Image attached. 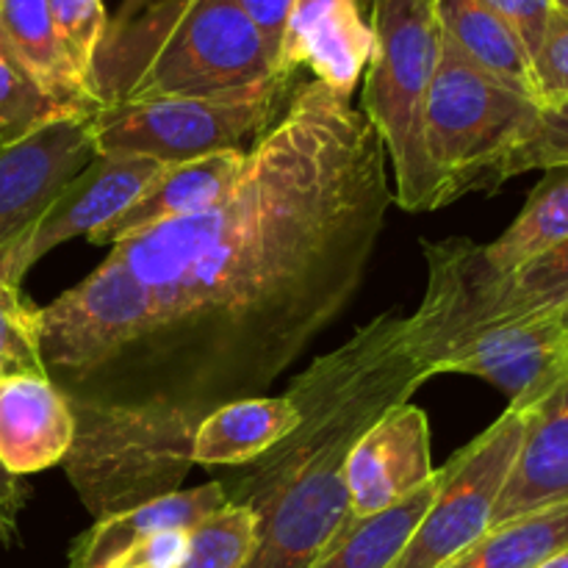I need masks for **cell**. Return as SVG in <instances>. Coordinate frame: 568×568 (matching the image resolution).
I'll use <instances>...</instances> for the list:
<instances>
[{"mask_svg":"<svg viewBox=\"0 0 568 568\" xmlns=\"http://www.w3.org/2000/svg\"><path fill=\"white\" fill-rule=\"evenodd\" d=\"M538 109L536 100L471 64L442 33L425 105V144L442 205L469 192H494L499 161L525 136Z\"/></svg>","mask_w":568,"mask_h":568,"instance_id":"cell-6","label":"cell"},{"mask_svg":"<svg viewBox=\"0 0 568 568\" xmlns=\"http://www.w3.org/2000/svg\"><path fill=\"white\" fill-rule=\"evenodd\" d=\"M568 549V505L491 527L444 568H541Z\"/></svg>","mask_w":568,"mask_h":568,"instance_id":"cell-23","label":"cell"},{"mask_svg":"<svg viewBox=\"0 0 568 568\" xmlns=\"http://www.w3.org/2000/svg\"><path fill=\"white\" fill-rule=\"evenodd\" d=\"M375 53L364 78L361 114L392 164L394 205L436 211L438 175L425 144V105L442 50L436 0H369Z\"/></svg>","mask_w":568,"mask_h":568,"instance_id":"cell-4","label":"cell"},{"mask_svg":"<svg viewBox=\"0 0 568 568\" xmlns=\"http://www.w3.org/2000/svg\"><path fill=\"white\" fill-rule=\"evenodd\" d=\"M81 114L55 103L22 67L0 31V144H11L61 116Z\"/></svg>","mask_w":568,"mask_h":568,"instance_id":"cell-24","label":"cell"},{"mask_svg":"<svg viewBox=\"0 0 568 568\" xmlns=\"http://www.w3.org/2000/svg\"><path fill=\"white\" fill-rule=\"evenodd\" d=\"M75 438L67 397L50 377H0V466L26 477L64 464Z\"/></svg>","mask_w":568,"mask_h":568,"instance_id":"cell-15","label":"cell"},{"mask_svg":"<svg viewBox=\"0 0 568 568\" xmlns=\"http://www.w3.org/2000/svg\"><path fill=\"white\" fill-rule=\"evenodd\" d=\"M541 568H568V549H566V552L555 555V558L547 560V564H544Z\"/></svg>","mask_w":568,"mask_h":568,"instance_id":"cell-35","label":"cell"},{"mask_svg":"<svg viewBox=\"0 0 568 568\" xmlns=\"http://www.w3.org/2000/svg\"><path fill=\"white\" fill-rule=\"evenodd\" d=\"M244 155L247 153L225 150L181 164H164L122 214L100 225L87 239L92 244H116L161 222H175L214 209L236 186Z\"/></svg>","mask_w":568,"mask_h":568,"instance_id":"cell-16","label":"cell"},{"mask_svg":"<svg viewBox=\"0 0 568 568\" xmlns=\"http://www.w3.org/2000/svg\"><path fill=\"white\" fill-rule=\"evenodd\" d=\"M0 31L33 81L64 109L98 111V94L78 72L50 17L48 0H0Z\"/></svg>","mask_w":568,"mask_h":568,"instance_id":"cell-20","label":"cell"},{"mask_svg":"<svg viewBox=\"0 0 568 568\" xmlns=\"http://www.w3.org/2000/svg\"><path fill=\"white\" fill-rule=\"evenodd\" d=\"M438 491V469L433 480L416 488L403 503L392 505L383 514L369 519L344 525L336 532L322 558L311 568H388L394 564L403 547L408 544L410 532L427 514Z\"/></svg>","mask_w":568,"mask_h":568,"instance_id":"cell-22","label":"cell"},{"mask_svg":"<svg viewBox=\"0 0 568 568\" xmlns=\"http://www.w3.org/2000/svg\"><path fill=\"white\" fill-rule=\"evenodd\" d=\"M442 33L480 70L538 103L532 61L514 28L483 0H436Z\"/></svg>","mask_w":568,"mask_h":568,"instance_id":"cell-21","label":"cell"},{"mask_svg":"<svg viewBox=\"0 0 568 568\" xmlns=\"http://www.w3.org/2000/svg\"><path fill=\"white\" fill-rule=\"evenodd\" d=\"M568 166V100L541 105L525 136L505 153L494 172V192L505 181L525 175L530 170H555Z\"/></svg>","mask_w":568,"mask_h":568,"instance_id":"cell-26","label":"cell"},{"mask_svg":"<svg viewBox=\"0 0 568 568\" xmlns=\"http://www.w3.org/2000/svg\"><path fill=\"white\" fill-rule=\"evenodd\" d=\"M294 72H272L214 94H178L100 105L92 114L94 155H139L161 164L239 150L247 153L283 114Z\"/></svg>","mask_w":568,"mask_h":568,"instance_id":"cell-5","label":"cell"},{"mask_svg":"<svg viewBox=\"0 0 568 568\" xmlns=\"http://www.w3.org/2000/svg\"><path fill=\"white\" fill-rule=\"evenodd\" d=\"M552 6L558 11H564V14H568V0H552Z\"/></svg>","mask_w":568,"mask_h":568,"instance_id":"cell-36","label":"cell"},{"mask_svg":"<svg viewBox=\"0 0 568 568\" xmlns=\"http://www.w3.org/2000/svg\"><path fill=\"white\" fill-rule=\"evenodd\" d=\"M532 83L538 105L568 100V14L552 9L541 44L532 53Z\"/></svg>","mask_w":568,"mask_h":568,"instance_id":"cell-29","label":"cell"},{"mask_svg":"<svg viewBox=\"0 0 568 568\" xmlns=\"http://www.w3.org/2000/svg\"><path fill=\"white\" fill-rule=\"evenodd\" d=\"M392 205L386 150L361 109L316 78L297 83L220 205L111 244L153 294V325L105 375L61 394L194 442L211 410L264 397L347 308Z\"/></svg>","mask_w":568,"mask_h":568,"instance_id":"cell-1","label":"cell"},{"mask_svg":"<svg viewBox=\"0 0 568 568\" xmlns=\"http://www.w3.org/2000/svg\"><path fill=\"white\" fill-rule=\"evenodd\" d=\"M153 325V294L116 258L39 308L44 372L64 394L98 381Z\"/></svg>","mask_w":568,"mask_h":568,"instance_id":"cell-7","label":"cell"},{"mask_svg":"<svg viewBox=\"0 0 568 568\" xmlns=\"http://www.w3.org/2000/svg\"><path fill=\"white\" fill-rule=\"evenodd\" d=\"M436 375H471L525 410L568 375V327L560 316L510 322L475 333L438 364Z\"/></svg>","mask_w":568,"mask_h":568,"instance_id":"cell-11","label":"cell"},{"mask_svg":"<svg viewBox=\"0 0 568 568\" xmlns=\"http://www.w3.org/2000/svg\"><path fill=\"white\" fill-rule=\"evenodd\" d=\"M247 11V17L253 20V26L258 28L261 39H264V48L270 53L272 64L277 72L281 70V50H283V37H286L288 20H292L294 0H239Z\"/></svg>","mask_w":568,"mask_h":568,"instance_id":"cell-32","label":"cell"},{"mask_svg":"<svg viewBox=\"0 0 568 568\" xmlns=\"http://www.w3.org/2000/svg\"><path fill=\"white\" fill-rule=\"evenodd\" d=\"M300 410L292 399L247 397L233 399L211 410L194 430L192 464L203 469L214 466H247L270 453L281 438L297 427Z\"/></svg>","mask_w":568,"mask_h":568,"instance_id":"cell-19","label":"cell"},{"mask_svg":"<svg viewBox=\"0 0 568 568\" xmlns=\"http://www.w3.org/2000/svg\"><path fill=\"white\" fill-rule=\"evenodd\" d=\"M308 3H320V0H294V6H308ZM364 3V0H361Z\"/></svg>","mask_w":568,"mask_h":568,"instance_id":"cell-37","label":"cell"},{"mask_svg":"<svg viewBox=\"0 0 568 568\" xmlns=\"http://www.w3.org/2000/svg\"><path fill=\"white\" fill-rule=\"evenodd\" d=\"M50 17L72 64L92 87V64L109 28L103 0H48ZM100 103V100H98Z\"/></svg>","mask_w":568,"mask_h":568,"instance_id":"cell-28","label":"cell"},{"mask_svg":"<svg viewBox=\"0 0 568 568\" xmlns=\"http://www.w3.org/2000/svg\"><path fill=\"white\" fill-rule=\"evenodd\" d=\"M258 541V516L247 505L227 503L189 530L181 568H244Z\"/></svg>","mask_w":568,"mask_h":568,"instance_id":"cell-25","label":"cell"},{"mask_svg":"<svg viewBox=\"0 0 568 568\" xmlns=\"http://www.w3.org/2000/svg\"><path fill=\"white\" fill-rule=\"evenodd\" d=\"M161 161L139 155H94L59 197L48 205L31 231L0 255V283L20 286L39 258L75 236H89L114 220L159 175Z\"/></svg>","mask_w":568,"mask_h":568,"instance_id":"cell-9","label":"cell"},{"mask_svg":"<svg viewBox=\"0 0 568 568\" xmlns=\"http://www.w3.org/2000/svg\"><path fill=\"white\" fill-rule=\"evenodd\" d=\"M568 239V166L547 170L525 209L494 242L460 239V255L471 275L499 277Z\"/></svg>","mask_w":568,"mask_h":568,"instance_id":"cell-18","label":"cell"},{"mask_svg":"<svg viewBox=\"0 0 568 568\" xmlns=\"http://www.w3.org/2000/svg\"><path fill=\"white\" fill-rule=\"evenodd\" d=\"M375 53V31L361 0H320L294 6L281 50V70L311 67L314 78L349 98Z\"/></svg>","mask_w":568,"mask_h":568,"instance_id":"cell-13","label":"cell"},{"mask_svg":"<svg viewBox=\"0 0 568 568\" xmlns=\"http://www.w3.org/2000/svg\"><path fill=\"white\" fill-rule=\"evenodd\" d=\"M427 383L410 349L408 316L361 325L288 386L300 422L239 475L220 480L227 503L258 516V541L244 568H311L347 521V458L358 438Z\"/></svg>","mask_w":568,"mask_h":568,"instance_id":"cell-2","label":"cell"},{"mask_svg":"<svg viewBox=\"0 0 568 568\" xmlns=\"http://www.w3.org/2000/svg\"><path fill=\"white\" fill-rule=\"evenodd\" d=\"M483 3L514 28L516 37L521 39V44H525L532 61V53L541 44L549 14L555 9L552 0H483Z\"/></svg>","mask_w":568,"mask_h":568,"instance_id":"cell-31","label":"cell"},{"mask_svg":"<svg viewBox=\"0 0 568 568\" xmlns=\"http://www.w3.org/2000/svg\"><path fill=\"white\" fill-rule=\"evenodd\" d=\"M430 422L416 405L403 403L377 419L347 458L349 510L344 525L383 514L433 480Z\"/></svg>","mask_w":568,"mask_h":568,"instance_id":"cell-12","label":"cell"},{"mask_svg":"<svg viewBox=\"0 0 568 568\" xmlns=\"http://www.w3.org/2000/svg\"><path fill=\"white\" fill-rule=\"evenodd\" d=\"M258 28L239 0H153L111 22L92 64L100 105L214 94L272 75Z\"/></svg>","mask_w":568,"mask_h":568,"instance_id":"cell-3","label":"cell"},{"mask_svg":"<svg viewBox=\"0 0 568 568\" xmlns=\"http://www.w3.org/2000/svg\"><path fill=\"white\" fill-rule=\"evenodd\" d=\"M560 320H564V325L568 327V308H566V314H564V316H560Z\"/></svg>","mask_w":568,"mask_h":568,"instance_id":"cell-38","label":"cell"},{"mask_svg":"<svg viewBox=\"0 0 568 568\" xmlns=\"http://www.w3.org/2000/svg\"><path fill=\"white\" fill-rule=\"evenodd\" d=\"M521 414L525 438L497 499L491 527L568 505V375Z\"/></svg>","mask_w":568,"mask_h":568,"instance_id":"cell-14","label":"cell"},{"mask_svg":"<svg viewBox=\"0 0 568 568\" xmlns=\"http://www.w3.org/2000/svg\"><path fill=\"white\" fill-rule=\"evenodd\" d=\"M153 3V0H125V3H122V9L116 11V17L111 22H125V20H131L133 14H139V11L142 9H148V6Z\"/></svg>","mask_w":568,"mask_h":568,"instance_id":"cell-34","label":"cell"},{"mask_svg":"<svg viewBox=\"0 0 568 568\" xmlns=\"http://www.w3.org/2000/svg\"><path fill=\"white\" fill-rule=\"evenodd\" d=\"M525 438V414L505 408L491 427L438 469V491L388 568H444L491 530L497 499Z\"/></svg>","mask_w":568,"mask_h":568,"instance_id":"cell-8","label":"cell"},{"mask_svg":"<svg viewBox=\"0 0 568 568\" xmlns=\"http://www.w3.org/2000/svg\"><path fill=\"white\" fill-rule=\"evenodd\" d=\"M92 114H70L0 144V255L14 247L61 189L94 159Z\"/></svg>","mask_w":568,"mask_h":568,"instance_id":"cell-10","label":"cell"},{"mask_svg":"<svg viewBox=\"0 0 568 568\" xmlns=\"http://www.w3.org/2000/svg\"><path fill=\"white\" fill-rule=\"evenodd\" d=\"M28 503V488L20 477L0 466V544L11 547L20 536V514Z\"/></svg>","mask_w":568,"mask_h":568,"instance_id":"cell-33","label":"cell"},{"mask_svg":"<svg viewBox=\"0 0 568 568\" xmlns=\"http://www.w3.org/2000/svg\"><path fill=\"white\" fill-rule=\"evenodd\" d=\"M48 377L39 353V308L20 286L0 283V377Z\"/></svg>","mask_w":568,"mask_h":568,"instance_id":"cell-27","label":"cell"},{"mask_svg":"<svg viewBox=\"0 0 568 568\" xmlns=\"http://www.w3.org/2000/svg\"><path fill=\"white\" fill-rule=\"evenodd\" d=\"M189 530H164L133 544L105 568H181L186 560Z\"/></svg>","mask_w":568,"mask_h":568,"instance_id":"cell-30","label":"cell"},{"mask_svg":"<svg viewBox=\"0 0 568 568\" xmlns=\"http://www.w3.org/2000/svg\"><path fill=\"white\" fill-rule=\"evenodd\" d=\"M225 505L227 494L220 480L197 488H178L122 514L94 519V525L72 541L67 560H70V568H105L133 544L164 530H192L194 525L209 519Z\"/></svg>","mask_w":568,"mask_h":568,"instance_id":"cell-17","label":"cell"}]
</instances>
